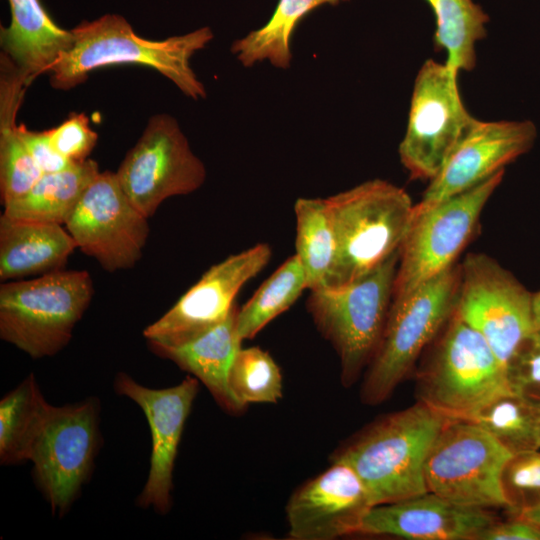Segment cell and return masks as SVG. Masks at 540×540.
<instances>
[{
	"instance_id": "6da1fadb",
	"label": "cell",
	"mask_w": 540,
	"mask_h": 540,
	"mask_svg": "<svg viewBox=\"0 0 540 540\" xmlns=\"http://www.w3.org/2000/svg\"><path fill=\"white\" fill-rule=\"evenodd\" d=\"M71 31L72 46L48 71L50 85L55 89L70 90L97 69L137 64L156 70L194 100L206 97L190 60L212 40L209 27L164 40H149L137 35L124 17L105 14L93 21L84 20Z\"/></svg>"
},
{
	"instance_id": "7a4b0ae2",
	"label": "cell",
	"mask_w": 540,
	"mask_h": 540,
	"mask_svg": "<svg viewBox=\"0 0 540 540\" xmlns=\"http://www.w3.org/2000/svg\"><path fill=\"white\" fill-rule=\"evenodd\" d=\"M448 419L417 401L364 427L333 452L331 461L353 468L373 506L423 494L425 461Z\"/></svg>"
},
{
	"instance_id": "3957f363",
	"label": "cell",
	"mask_w": 540,
	"mask_h": 540,
	"mask_svg": "<svg viewBox=\"0 0 540 540\" xmlns=\"http://www.w3.org/2000/svg\"><path fill=\"white\" fill-rule=\"evenodd\" d=\"M326 202L337 248L325 286L356 280L398 252L414 215L408 193L382 179L365 181Z\"/></svg>"
},
{
	"instance_id": "277c9868",
	"label": "cell",
	"mask_w": 540,
	"mask_h": 540,
	"mask_svg": "<svg viewBox=\"0 0 540 540\" xmlns=\"http://www.w3.org/2000/svg\"><path fill=\"white\" fill-rule=\"evenodd\" d=\"M416 372L417 401L449 419L470 420L509 392L506 367L483 336L454 312Z\"/></svg>"
},
{
	"instance_id": "5b68a950",
	"label": "cell",
	"mask_w": 540,
	"mask_h": 540,
	"mask_svg": "<svg viewBox=\"0 0 540 540\" xmlns=\"http://www.w3.org/2000/svg\"><path fill=\"white\" fill-rule=\"evenodd\" d=\"M399 251L367 274L341 286L310 290L308 313L336 350L340 380L353 386L380 343L390 309Z\"/></svg>"
},
{
	"instance_id": "8992f818",
	"label": "cell",
	"mask_w": 540,
	"mask_h": 540,
	"mask_svg": "<svg viewBox=\"0 0 540 540\" xmlns=\"http://www.w3.org/2000/svg\"><path fill=\"white\" fill-rule=\"evenodd\" d=\"M459 284L460 267L454 265L409 293L392 297L380 343L364 374L363 403L384 402L410 374L454 314Z\"/></svg>"
},
{
	"instance_id": "52a82bcc",
	"label": "cell",
	"mask_w": 540,
	"mask_h": 540,
	"mask_svg": "<svg viewBox=\"0 0 540 540\" xmlns=\"http://www.w3.org/2000/svg\"><path fill=\"white\" fill-rule=\"evenodd\" d=\"M94 294L86 270H58L0 286V338L33 359L50 357L70 342Z\"/></svg>"
},
{
	"instance_id": "ba28073f",
	"label": "cell",
	"mask_w": 540,
	"mask_h": 540,
	"mask_svg": "<svg viewBox=\"0 0 540 540\" xmlns=\"http://www.w3.org/2000/svg\"><path fill=\"white\" fill-rule=\"evenodd\" d=\"M510 456L476 423L448 419L425 461L427 491L461 506L505 508L500 474Z\"/></svg>"
},
{
	"instance_id": "9c48e42d",
	"label": "cell",
	"mask_w": 540,
	"mask_h": 540,
	"mask_svg": "<svg viewBox=\"0 0 540 540\" xmlns=\"http://www.w3.org/2000/svg\"><path fill=\"white\" fill-rule=\"evenodd\" d=\"M503 176L504 170L499 171L460 194L423 211H414L399 249L392 297L403 296L454 266Z\"/></svg>"
},
{
	"instance_id": "30bf717a",
	"label": "cell",
	"mask_w": 540,
	"mask_h": 540,
	"mask_svg": "<svg viewBox=\"0 0 540 540\" xmlns=\"http://www.w3.org/2000/svg\"><path fill=\"white\" fill-rule=\"evenodd\" d=\"M99 413V400L92 397L51 406L32 449L34 482L59 517L69 511L92 474L101 442Z\"/></svg>"
},
{
	"instance_id": "8fae6325",
	"label": "cell",
	"mask_w": 540,
	"mask_h": 540,
	"mask_svg": "<svg viewBox=\"0 0 540 540\" xmlns=\"http://www.w3.org/2000/svg\"><path fill=\"white\" fill-rule=\"evenodd\" d=\"M532 293L493 258L468 254L460 266L455 314L480 333L506 367L536 333Z\"/></svg>"
},
{
	"instance_id": "7c38bea8",
	"label": "cell",
	"mask_w": 540,
	"mask_h": 540,
	"mask_svg": "<svg viewBox=\"0 0 540 540\" xmlns=\"http://www.w3.org/2000/svg\"><path fill=\"white\" fill-rule=\"evenodd\" d=\"M458 73L445 62L426 60L413 86L399 157L412 178L431 181L474 121L459 92Z\"/></svg>"
},
{
	"instance_id": "4fadbf2b",
	"label": "cell",
	"mask_w": 540,
	"mask_h": 540,
	"mask_svg": "<svg viewBox=\"0 0 540 540\" xmlns=\"http://www.w3.org/2000/svg\"><path fill=\"white\" fill-rule=\"evenodd\" d=\"M115 174L130 201L150 218L166 199L199 189L206 168L192 152L176 119L156 114Z\"/></svg>"
},
{
	"instance_id": "5bb4252c",
	"label": "cell",
	"mask_w": 540,
	"mask_h": 540,
	"mask_svg": "<svg viewBox=\"0 0 540 540\" xmlns=\"http://www.w3.org/2000/svg\"><path fill=\"white\" fill-rule=\"evenodd\" d=\"M148 217L130 201L115 172H99L87 187L65 228L77 248L107 272L133 268L148 240Z\"/></svg>"
},
{
	"instance_id": "9a60e30c",
	"label": "cell",
	"mask_w": 540,
	"mask_h": 540,
	"mask_svg": "<svg viewBox=\"0 0 540 540\" xmlns=\"http://www.w3.org/2000/svg\"><path fill=\"white\" fill-rule=\"evenodd\" d=\"M271 247L260 243L211 266L159 319L143 330L147 341L184 343L221 323L242 286L268 264Z\"/></svg>"
},
{
	"instance_id": "2e32d148",
	"label": "cell",
	"mask_w": 540,
	"mask_h": 540,
	"mask_svg": "<svg viewBox=\"0 0 540 540\" xmlns=\"http://www.w3.org/2000/svg\"><path fill=\"white\" fill-rule=\"evenodd\" d=\"M114 390L141 408L151 432L149 473L136 504L166 514L172 506L173 471L178 446L199 391V380L189 375L176 386L152 389L119 372L115 376Z\"/></svg>"
},
{
	"instance_id": "e0dca14e",
	"label": "cell",
	"mask_w": 540,
	"mask_h": 540,
	"mask_svg": "<svg viewBox=\"0 0 540 540\" xmlns=\"http://www.w3.org/2000/svg\"><path fill=\"white\" fill-rule=\"evenodd\" d=\"M537 128L532 121L474 119L454 146L441 170L414 205L420 212L460 194L504 170L534 145Z\"/></svg>"
},
{
	"instance_id": "ac0fdd59",
	"label": "cell",
	"mask_w": 540,
	"mask_h": 540,
	"mask_svg": "<svg viewBox=\"0 0 540 540\" xmlns=\"http://www.w3.org/2000/svg\"><path fill=\"white\" fill-rule=\"evenodd\" d=\"M372 507L369 493L353 468L332 462L290 496L285 509L288 536L293 540H332L357 534Z\"/></svg>"
},
{
	"instance_id": "d6986e66",
	"label": "cell",
	"mask_w": 540,
	"mask_h": 540,
	"mask_svg": "<svg viewBox=\"0 0 540 540\" xmlns=\"http://www.w3.org/2000/svg\"><path fill=\"white\" fill-rule=\"evenodd\" d=\"M497 519L488 509L455 504L432 492L373 506L357 534L411 540H476Z\"/></svg>"
},
{
	"instance_id": "ffe728a7",
	"label": "cell",
	"mask_w": 540,
	"mask_h": 540,
	"mask_svg": "<svg viewBox=\"0 0 540 540\" xmlns=\"http://www.w3.org/2000/svg\"><path fill=\"white\" fill-rule=\"evenodd\" d=\"M237 313L234 305L221 323L178 345L147 341L151 352L197 378L220 408L232 415L244 412L247 407L229 386V372L243 341L237 331Z\"/></svg>"
},
{
	"instance_id": "44dd1931",
	"label": "cell",
	"mask_w": 540,
	"mask_h": 540,
	"mask_svg": "<svg viewBox=\"0 0 540 540\" xmlns=\"http://www.w3.org/2000/svg\"><path fill=\"white\" fill-rule=\"evenodd\" d=\"M9 26L0 29L4 54L24 76L28 85L73 44L71 30L58 26L41 0H8Z\"/></svg>"
},
{
	"instance_id": "7402d4cb",
	"label": "cell",
	"mask_w": 540,
	"mask_h": 540,
	"mask_svg": "<svg viewBox=\"0 0 540 540\" xmlns=\"http://www.w3.org/2000/svg\"><path fill=\"white\" fill-rule=\"evenodd\" d=\"M77 248L64 225L0 216V280H20L65 269Z\"/></svg>"
},
{
	"instance_id": "603a6c76",
	"label": "cell",
	"mask_w": 540,
	"mask_h": 540,
	"mask_svg": "<svg viewBox=\"0 0 540 540\" xmlns=\"http://www.w3.org/2000/svg\"><path fill=\"white\" fill-rule=\"evenodd\" d=\"M28 85L16 68L1 67L0 193L2 205L28 192L43 175L19 134L16 116Z\"/></svg>"
},
{
	"instance_id": "cb8c5ba5",
	"label": "cell",
	"mask_w": 540,
	"mask_h": 540,
	"mask_svg": "<svg viewBox=\"0 0 540 540\" xmlns=\"http://www.w3.org/2000/svg\"><path fill=\"white\" fill-rule=\"evenodd\" d=\"M93 159L43 174L23 196L3 205L6 217L65 225L90 183L99 174Z\"/></svg>"
},
{
	"instance_id": "d4e9b609",
	"label": "cell",
	"mask_w": 540,
	"mask_h": 540,
	"mask_svg": "<svg viewBox=\"0 0 540 540\" xmlns=\"http://www.w3.org/2000/svg\"><path fill=\"white\" fill-rule=\"evenodd\" d=\"M51 406L33 373L0 401V463L15 465L30 459Z\"/></svg>"
},
{
	"instance_id": "484cf974",
	"label": "cell",
	"mask_w": 540,
	"mask_h": 540,
	"mask_svg": "<svg viewBox=\"0 0 540 540\" xmlns=\"http://www.w3.org/2000/svg\"><path fill=\"white\" fill-rule=\"evenodd\" d=\"M425 1L435 16L434 45L446 52L445 63L457 72L473 70L475 44L487 36L489 16L473 0Z\"/></svg>"
},
{
	"instance_id": "4316f807",
	"label": "cell",
	"mask_w": 540,
	"mask_h": 540,
	"mask_svg": "<svg viewBox=\"0 0 540 540\" xmlns=\"http://www.w3.org/2000/svg\"><path fill=\"white\" fill-rule=\"evenodd\" d=\"M343 1L348 0H279L269 21L236 40L231 51L245 67L268 60L277 68L287 69L292 58L290 39L300 20L321 5Z\"/></svg>"
},
{
	"instance_id": "83f0119b",
	"label": "cell",
	"mask_w": 540,
	"mask_h": 540,
	"mask_svg": "<svg viewBox=\"0 0 540 540\" xmlns=\"http://www.w3.org/2000/svg\"><path fill=\"white\" fill-rule=\"evenodd\" d=\"M296 217V256L307 282V289L325 286L336 257V236L326 198H298Z\"/></svg>"
},
{
	"instance_id": "f1b7e54d",
	"label": "cell",
	"mask_w": 540,
	"mask_h": 540,
	"mask_svg": "<svg viewBox=\"0 0 540 540\" xmlns=\"http://www.w3.org/2000/svg\"><path fill=\"white\" fill-rule=\"evenodd\" d=\"M470 421L492 435L511 455L540 450V407L516 393H503Z\"/></svg>"
},
{
	"instance_id": "f546056e",
	"label": "cell",
	"mask_w": 540,
	"mask_h": 540,
	"mask_svg": "<svg viewBox=\"0 0 540 540\" xmlns=\"http://www.w3.org/2000/svg\"><path fill=\"white\" fill-rule=\"evenodd\" d=\"M307 289L306 275L296 255L289 257L238 308L237 331L242 340L252 339L269 322L289 309Z\"/></svg>"
},
{
	"instance_id": "4dcf8cb0",
	"label": "cell",
	"mask_w": 540,
	"mask_h": 540,
	"mask_svg": "<svg viewBox=\"0 0 540 540\" xmlns=\"http://www.w3.org/2000/svg\"><path fill=\"white\" fill-rule=\"evenodd\" d=\"M229 386L246 406L277 403L283 395L280 368L272 356L259 347H241L229 372Z\"/></svg>"
},
{
	"instance_id": "1f68e13d",
	"label": "cell",
	"mask_w": 540,
	"mask_h": 540,
	"mask_svg": "<svg viewBox=\"0 0 540 540\" xmlns=\"http://www.w3.org/2000/svg\"><path fill=\"white\" fill-rule=\"evenodd\" d=\"M500 487L512 516L540 504V450L511 455L501 470Z\"/></svg>"
},
{
	"instance_id": "d6a6232c",
	"label": "cell",
	"mask_w": 540,
	"mask_h": 540,
	"mask_svg": "<svg viewBox=\"0 0 540 540\" xmlns=\"http://www.w3.org/2000/svg\"><path fill=\"white\" fill-rule=\"evenodd\" d=\"M510 390L540 407V335L529 337L507 366Z\"/></svg>"
},
{
	"instance_id": "836d02e7",
	"label": "cell",
	"mask_w": 540,
	"mask_h": 540,
	"mask_svg": "<svg viewBox=\"0 0 540 540\" xmlns=\"http://www.w3.org/2000/svg\"><path fill=\"white\" fill-rule=\"evenodd\" d=\"M48 134L54 150L74 164L88 159L98 139L84 113L71 114L58 126L49 129Z\"/></svg>"
},
{
	"instance_id": "e575fe53",
	"label": "cell",
	"mask_w": 540,
	"mask_h": 540,
	"mask_svg": "<svg viewBox=\"0 0 540 540\" xmlns=\"http://www.w3.org/2000/svg\"><path fill=\"white\" fill-rule=\"evenodd\" d=\"M19 134L43 174L61 171L74 164L54 150L50 143L48 130L32 131L20 124Z\"/></svg>"
},
{
	"instance_id": "d590c367",
	"label": "cell",
	"mask_w": 540,
	"mask_h": 540,
	"mask_svg": "<svg viewBox=\"0 0 540 540\" xmlns=\"http://www.w3.org/2000/svg\"><path fill=\"white\" fill-rule=\"evenodd\" d=\"M476 540H540V529L521 517L512 516L507 521L496 520L485 527Z\"/></svg>"
},
{
	"instance_id": "8d00e7d4",
	"label": "cell",
	"mask_w": 540,
	"mask_h": 540,
	"mask_svg": "<svg viewBox=\"0 0 540 540\" xmlns=\"http://www.w3.org/2000/svg\"><path fill=\"white\" fill-rule=\"evenodd\" d=\"M532 314L535 330L540 335V291L532 295Z\"/></svg>"
},
{
	"instance_id": "74e56055",
	"label": "cell",
	"mask_w": 540,
	"mask_h": 540,
	"mask_svg": "<svg viewBox=\"0 0 540 540\" xmlns=\"http://www.w3.org/2000/svg\"><path fill=\"white\" fill-rule=\"evenodd\" d=\"M518 517H521L529 521L530 523H532L533 525H535L537 528L540 529V504H538L537 506H535L534 508L530 510H527L521 513L520 515H518Z\"/></svg>"
}]
</instances>
